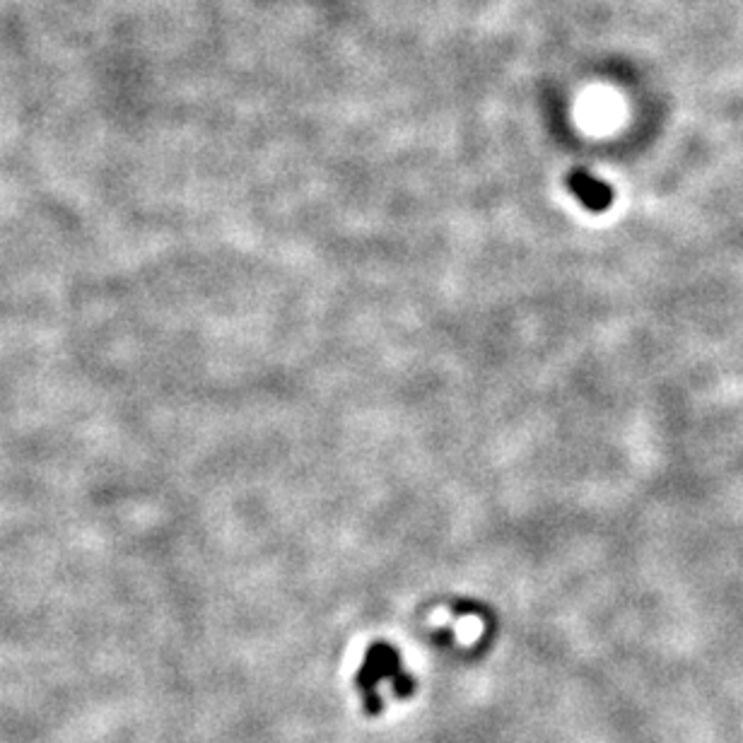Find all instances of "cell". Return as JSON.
<instances>
[{"instance_id": "cell-1", "label": "cell", "mask_w": 743, "mask_h": 743, "mask_svg": "<svg viewBox=\"0 0 743 743\" xmlns=\"http://www.w3.org/2000/svg\"><path fill=\"white\" fill-rule=\"evenodd\" d=\"M382 683H389L399 698L411 695L415 688L413 676H408L406 671H403L399 649L386 645V642H374V645L367 649L365 661H362L358 676H355V686H358L362 693L365 710L370 712V715H379V712H382V698H379L377 690Z\"/></svg>"}, {"instance_id": "cell-2", "label": "cell", "mask_w": 743, "mask_h": 743, "mask_svg": "<svg viewBox=\"0 0 743 743\" xmlns=\"http://www.w3.org/2000/svg\"><path fill=\"white\" fill-rule=\"evenodd\" d=\"M567 186H570V191L579 198V203H582L584 208L592 210V213H601V210L611 208L613 189L606 181L594 177V174L584 172V169L572 172L570 177H567Z\"/></svg>"}]
</instances>
